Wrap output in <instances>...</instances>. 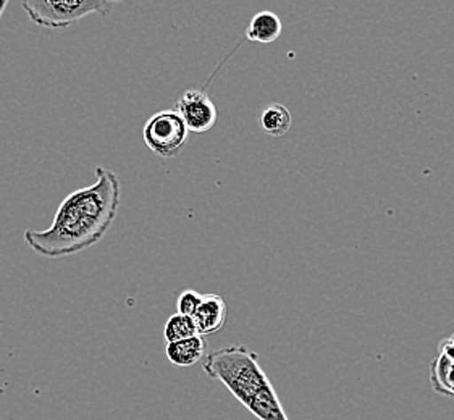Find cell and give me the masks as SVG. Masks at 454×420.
I'll list each match as a JSON object with an SVG mask.
<instances>
[{"mask_svg": "<svg viewBox=\"0 0 454 420\" xmlns=\"http://www.w3.org/2000/svg\"><path fill=\"white\" fill-rule=\"evenodd\" d=\"M121 184L104 167L96 168L91 186L70 192L47 229H27L25 243L43 257H68L99 243L119 214Z\"/></svg>", "mask_w": 454, "mask_h": 420, "instance_id": "1", "label": "cell"}, {"mask_svg": "<svg viewBox=\"0 0 454 420\" xmlns=\"http://www.w3.org/2000/svg\"><path fill=\"white\" fill-rule=\"evenodd\" d=\"M204 372L225 385L259 420H290L272 382L259 364V356L245 345L222 347L204 357Z\"/></svg>", "mask_w": 454, "mask_h": 420, "instance_id": "2", "label": "cell"}, {"mask_svg": "<svg viewBox=\"0 0 454 420\" xmlns=\"http://www.w3.org/2000/svg\"><path fill=\"white\" fill-rule=\"evenodd\" d=\"M21 7L33 23L49 29L70 27L91 13H109L106 0H25Z\"/></svg>", "mask_w": 454, "mask_h": 420, "instance_id": "3", "label": "cell"}, {"mask_svg": "<svg viewBox=\"0 0 454 420\" xmlns=\"http://www.w3.org/2000/svg\"><path fill=\"white\" fill-rule=\"evenodd\" d=\"M190 131L176 110H160L145 121L143 128L145 146L155 156L173 159L182 152Z\"/></svg>", "mask_w": 454, "mask_h": 420, "instance_id": "4", "label": "cell"}, {"mask_svg": "<svg viewBox=\"0 0 454 420\" xmlns=\"http://www.w3.org/2000/svg\"><path fill=\"white\" fill-rule=\"evenodd\" d=\"M176 113L182 117L190 133H207L215 127L217 107L209 94L200 89L184 92L176 102Z\"/></svg>", "mask_w": 454, "mask_h": 420, "instance_id": "5", "label": "cell"}, {"mask_svg": "<svg viewBox=\"0 0 454 420\" xmlns=\"http://www.w3.org/2000/svg\"><path fill=\"white\" fill-rule=\"evenodd\" d=\"M428 378L435 393L454 398V335L438 345V354L430 364Z\"/></svg>", "mask_w": 454, "mask_h": 420, "instance_id": "6", "label": "cell"}, {"mask_svg": "<svg viewBox=\"0 0 454 420\" xmlns=\"http://www.w3.org/2000/svg\"><path fill=\"white\" fill-rule=\"evenodd\" d=\"M227 302L223 301L218 294H202L198 311L194 312L192 319L196 325V331L200 337H209L223 329L227 322Z\"/></svg>", "mask_w": 454, "mask_h": 420, "instance_id": "7", "label": "cell"}, {"mask_svg": "<svg viewBox=\"0 0 454 420\" xmlns=\"http://www.w3.org/2000/svg\"><path fill=\"white\" fill-rule=\"evenodd\" d=\"M206 338L204 337H192V338L182 339L176 343H167L165 354L173 366L190 367L198 364L206 353Z\"/></svg>", "mask_w": 454, "mask_h": 420, "instance_id": "8", "label": "cell"}, {"mask_svg": "<svg viewBox=\"0 0 454 420\" xmlns=\"http://www.w3.org/2000/svg\"><path fill=\"white\" fill-rule=\"evenodd\" d=\"M283 23L280 17L273 12L263 10L255 13L249 27L246 29L247 41L261 43V44H270L282 36Z\"/></svg>", "mask_w": 454, "mask_h": 420, "instance_id": "9", "label": "cell"}, {"mask_svg": "<svg viewBox=\"0 0 454 420\" xmlns=\"http://www.w3.org/2000/svg\"><path fill=\"white\" fill-rule=\"evenodd\" d=\"M259 123H261L265 135L282 137L290 131L293 119H291L290 110L286 109L283 104L273 102L261 112Z\"/></svg>", "mask_w": 454, "mask_h": 420, "instance_id": "10", "label": "cell"}, {"mask_svg": "<svg viewBox=\"0 0 454 420\" xmlns=\"http://www.w3.org/2000/svg\"><path fill=\"white\" fill-rule=\"evenodd\" d=\"M196 335H198V331H196V325L192 317H186L178 312L173 314L172 317L165 323L164 337L167 343H176L182 339L192 338Z\"/></svg>", "mask_w": 454, "mask_h": 420, "instance_id": "11", "label": "cell"}, {"mask_svg": "<svg viewBox=\"0 0 454 420\" xmlns=\"http://www.w3.org/2000/svg\"><path fill=\"white\" fill-rule=\"evenodd\" d=\"M202 302V294L198 292H192V290H186L178 296V301H176V312L186 315V317H192L194 312L198 311V307Z\"/></svg>", "mask_w": 454, "mask_h": 420, "instance_id": "12", "label": "cell"}, {"mask_svg": "<svg viewBox=\"0 0 454 420\" xmlns=\"http://www.w3.org/2000/svg\"><path fill=\"white\" fill-rule=\"evenodd\" d=\"M7 7H9V2L7 0H0V19H2V15H4V12H5Z\"/></svg>", "mask_w": 454, "mask_h": 420, "instance_id": "13", "label": "cell"}]
</instances>
